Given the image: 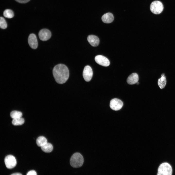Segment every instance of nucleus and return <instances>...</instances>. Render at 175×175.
I'll return each mask as SVG.
<instances>
[{"label": "nucleus", "mask_w": 175, "mask_h": 175, "mask_svg": "<svg viewBox=\"0 0 175 175\" xmlns=\"http://www.w3.org/2000/svg\"><path fill=\"white\" fill-rule=\"evenodd\" d=\"M172 172V168L171 165L168 163L165 162L161 164L159 166L157 175H171Z\"/></svg>", "instance_id": "nucleus-3"}, {"label": "nucleus", "mask_w": 175, "mask_h": 175, "mask_svg": "<svg viewBox=\"0 0 175 175\" xmlns=\"http://www.w3.org/2000/svg\"><path fill=\"white\" fill-rule=\"evenodd\" d=\"M139 80V76L136 73H133L128 77L127 82L130 85H133L136 83Z\"/></svg>", "instance_id": "nucleus-12"}, {"label": "nucleus", "mask_w": 175, "mask_h": 175, "mask_svg": "<svg viewBox=\"0 0 175 175\" xmlns=\"http://www.w3.org/2000/svg\"><path fill=\"white\" fill-rule=\"evenodd\" d=\"M38 36L40 40L42 41H46L51 38V33L49 30L46 29H43L40 31Z\"/></svg>", "instance_id": "nucleus-9"}, {"label": "nucleus", "mask_w": 175, "mask_h": 175, "mask_svg": "<svg viewBox=\"0 0 175 175\" xmlns=\"http://www.w3.org/2000/svg\"><path fill=\"white\" fill-rule=\"evenodd\" d=\"M4 161L6 166L9 169L14 167L17 164V161L15 158L12 155H9L6 156Z\"/></svg>", "instance_id": "nucleus-5"}, {"label": "nucleus", "mask_w": 175, "mask_h": 175, "mask_svg": "<svg viewBox=\"0 0 175 175\" xmlns=\"http://www.w3.org/2000/svg\"><path fill=\"white\" fill-rule=\"evenodd\" d=\"M11 175H21L22 174L20 173H16L11 174Z\"/></svg>", "instance_id": "nucleus-23"}, {"label": "nucleus", "mask_w": 175, "mask_h": 175, "mask_svg": "<svg viewBox=\"0 0 175 175\" xmlns=\"http://www.w3.org/2000/svg\"><path fill=\"white\" fill-rule=\"evenodd\" d=\"M42 150L46 153H49L53 150V147L52 145L50 143L47 142L41 147Z\"/></svg>", "instance_id": "nucleus-15"}, {"label": "nucleus", "mask_w": 175, "mask_h": 175, "mask_svg": "<svg viewBox=\"0 0 175 175\" xmlns=\"http://www.w3.org/2000/svg\"><path fill=\"white\" fill-rule=\"evenodd\" d=\"M84 162L82 155L79 153H76L72 156L70 160V164L73 167L77 168L81 166Z\"/></svg>", "instance_id": "nucleus-2"}, {"label": "nucleus", "mask_w": 175, "mask_h": 175, "mask_svg": "<svg viewBox=\"0 0 175 175\" xmlns=\"http://www.w3.org/2000/svg\"><path fill=\"white\" fill-rule=\"evenodd\" d=\"M95 61L98 64L104 66H109L110 62L109 60L106 57L102 55H97L95 57Z\"/></svg>", "instance_id": "nucleus-8"}, {"label": "nucleus", "mask_w": 175, "mask_h": 175, "mask_svg": "<svg viewBox=\"0 0 175 175\" xmlns=\"http://www.w3.org/2000/svg\"><path fill=\"white\" fill-rule=\"evenodd\" d=\"M87 40L90 44L93 47L97 46L99 44V39L96 36L93 35H89L87 37Z\"/></svg>", "instance_id": "nucleus-11"}, {"label": "nucleus", "mask_w": 175, "mask_h": 175, "mask_svg": "<svg viewBox=\"0 0 175 175\" xmlns=\"http://www.w3.org/2000/svg\"><path fill=\"white\" fill-rule=\"evenodd\" d=\"M27 175H36L37 174L35 171L31 170L29 171L27 174Z\"/></svg>", "instance_id": "nucleus-21"}, {"label": "nucleus", "mask_w": 175, "mask_h": 175, "mask_svg": "<svg viewBox=\"0 0 175 175\" xmlns=\"http://www.w3.org/2000/svg\"><path fill=\"white\" fill-rule=\"evenodd\" d=\"M24 122L25 120L24 118L20 117L13 119L12 122L13 125L17 126L22 125L24 123Z\"/></svg>", "instance_id": "nucleus-17"}, {"label": "nucleus", "mask_w": 175, "mask_h": 175, "mask_svg": "<svg viewBox=\"0 0 175 175\" xmlns=\"http://www.w3.org/2000/svg\"><path fill=\"white\" fill-rule=\"evenodd\" d=\"M47 142L46 138L43 136L38 137L36 140V143L37 146L41 147Z\"/></svg>", "instance_id": "nucleus-16"}, {"label": "nucleus", "mask_w": 175, "mask_h": 175, "mask_svg": "<svg viewBox=\"0 0 175 175\" xmlns=\"http://www.w3.org/2000/svg\"><path fill=\"white\" fill-rule=\"evenodd\" d=\"M22 115L21 112L17 111H13L10 113V117L13 119L21 117Z\"/></svg>", "instance_id": "nucleus-19"}, {"label": "nucleus", "mask_w": 175, "mask_h": 175, "mask_svg": "<svg viewBox=\"0 0 175 175\" xmlns=\"http://www.w3.org/2000/svg\"><path fill=\"white\" fill-rule=\"evenodd\" d=\"M52 73L55 81L59 84L65 83L68 79L69 74L67 67L61 64H58L54 67Z\"/></svg>", "instance_id": "nucleus-1"}, {"label": "nucleus", "mask_w": 175, "mask_h": 175, "mask_svg": "<svg viewBox=\"0 0 175 175\" xmlns=\"http://www.w3.org/2000/svg\"><path fill=\"white\" fill-rule=\"evenodd\" d=\"M164 9L163 6L161 2L159 1H155L151 4L150 9L153 13L158 14L160 13Z\"/></svg>", "instance_id": "nucleus-4"}, {"label": "nucleus", "mask_w": 175, "mask_h": 175, "mask_svg": "<svg viewBox=\"0 0 175 175\" xmlns=\"http://www.w3.org/2000/svg\"><path fill=\"white\" fill-rule=\"evenodd\" d=\"M17 2L20 3H25L29 1L30 0H15Z\"/></svg>", "instance_id": "nucleus-22"}, {"label": "nucleus", "mask_w": 175, "mask_h": 175, "mask_svg": "<svg viewBox=\"0 0 175 175\" xmlns=\"http://www.w3.org/2000/svg\"><path fill=\"white\" fill-rule=\"evenodd\" d=\"M136 84H137V85H138V84H139V82H137L136 83Z\"/></svg>", "instance_id": "nucleus-24"}, {"label": "nucleus", "mask_w": 175, "mask_h": 175, "mask_svg": "<svg viewBox=\"0 0 175 175\" xmlns=\"http://www.w3.org/2000/svg\"><path fill=\"white\" fill-rule=\"evenodd\" d=\"M166 82V78L165 74H162L161 78L158 79V85L161 89H162L165 87Z\"/></svg>", "instance_id": "nucleus-14"}, {"label": "nucleus", "mask_w": 175, "mask_h": 175, "mask_svg": "<svg viewBox=\"0 0 175 175\" xmlns=\"http://www.w3.org/2000/svg\"><path fill=\"white\" fill-rule=\"evenodd\" d=\"M103 22L106 23H110L112 22L114 19V17L111 13L108 12L104 14L102 17Z\"/></svg>", "instance_id": "nucleus-13"}, {"label": "nucleus", "mask_w": 175, "mask_h": 175, "mask_svg": "<svg viewBox=\"0 0 175 175\" xmlns=\"http://www.w3.org/2000/svg\"><path fill=\"white\" fill-rule=\"evenodd\" d=\"M0 27L2 29H5L7 27V24L4 18L2 17L0 18Z\"/></svg>", "instance_id": "nucleus-20"}, {"label": "nucleus", "mask_w": 175, "mask_h": 175, "mask_svg": "<svg viewBox=\"0 0 175 175\" xmlns=\"http://www.w3.org/2000/svg\"><path fill=\"white\" fill-rule=\"evenodd\" d=\"M3 15L5 17L9 18H12L14 16L13 11L10 9L5 10L3 12Z\"/></svg>", "instance_id": "nucleus-18"}, {"label": "nucleus", "mask_w": 175, "mask_h": 175, "mask_svg": "<svg viewBox=\"0 0 175 175\" xmlns=\"http://www.w3.org/2000/svg\"><path fill=\"white\" fill-rule=\"evenodd\" d=\"M93 75V71L91 67L88 65L85 66L83 72V76L85 80L87 82L90 81L92 78Z\"/></svg>", "instance_id": "nucleus-7"}, {"label": "nucleus", "mask_w": 175, "mask_h": 175, "mask_svg": "<svg viewBox=\"0 0 175 175\" xmlns=\"http://www.w3.org/2000/svg\"><path fill=\"white\" fill-rule=\"evenodd\" d=\"M123 103L120 100L117 98L112 99L110 102V106L111 109L115 111H118L122 108Z\"/></svg>", "instance_id": "nucleus-6"}, {"label": "nucleus", "mask_w": 175, "mask_h": 175, "mask_svg": "<svg viewBox=\"0 0 175 175\" xmlns=\"http://www.w3.org/2000/svg\"><path fill=\"white\" fill-rule=\"evenodd\" d=\"M28 43L30 47L32 49H35L38 46V42L36 36L34 34H31L29 36Z\"/></svg>", "instance_id": "nucleus-10"}]
</instances>
